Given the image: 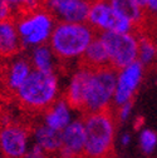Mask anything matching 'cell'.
<instances>
[{
	"mask_svg": "<svg viewBox=\"0 0 157 158\" xmlns=\"http://www.w3.org/2000/svg\"><path fill=\"white\" fill-rule=\"evenodd\" d=\"M83 123L86 144L82 158H116L114 135L117 121L112 107L84 114Z\"/></svg>",
	"mask_w": 157,
	"mask_h": 158,
	"instance_id": "1",
	"label": "cell"
},
{
	"mask_svg": "<svg viewBox=\"0 0 157 158\" xmlns=\"http://www.w3.org/2000/svg\"><path fill=\"white\" fill-rule=\"evenodd\" d=\"M97 33L87 23H58L50 35L49 47L55 58L73 60L82 58Z\"/></svg>",
	"mask_w": 157,
	"mask_h": 158,
	"instance_id": "2",
	"label": "cell"
},
{
	"mask_svg": "<svg viewBox=\"0 0 157 158\" xmlns=\"http://www.w3.org/2000/svg\"><path fill=\"white\" fill-rule=\"evenodd\" d=\"M59 83L54 72L33 69L24 84L15 92L19 103L32 112L47 110L58 98Z\"/></svg>",
	"mask_w": 157,
	"mask_h": 158,
	"instance_id": "3",
	"label": "cell"
},
{
	"mask_svg": "<svg viewBox=\"0 0 157 158\" xmlns=\"http://www.w3.org/2000/svg\"><path fill=\"white\" fill-rule=\"evenodd\" d=\"M117 72L112 65L92 70L86 93L83 113L101 112L112 107L117 84Z\"/></svg>",
	"mask_w": 157,
	"mask_h": 158,
	"instance_id": "4",
	"label": "cell"
},
{
	"mask_svg": "<svg viewBox=\"0 0 157 158\" xmlns=\"http://www.w3.org/2000/svg\"><path fill=\"white\" fill-rule=\"evenodd\" d=\"M14 20L23 45L34 48L49 42L55 27L54 18L44 8L18 15Z\"/></svg>",
	"mask_w": 157,
	"mask_h": 158,
	"instance_id": "5",
	"label": "cell"
},
{
	"mask_svg": "<svg viewBox=\"0 0 157 158\" xmlns=\"http://www.w3.org/2000/svg\"><path fill=\"white\" fill-rule=\"evenodd\" d=\"M98 36L106 47L111 65L117 72L137 62L138 42L133 33L103 31L98 33Z\"/></svg>",
	"mask_w": 157,
	"mask_h": 158,
	"instance_id": "6",
	"label": "cell"
},
{
	"mask_svg": "<svg viewBox=\"0 0 157 158\" xmlns=\"http://www.w3.org/2000/svg\"><path fill=\"white\" fill-rule=\"evenodd\" d=\"M87 24L98 33H133V24L125 16L116 13L107 0H94L91 4Z\"/></svg>",
	"mask_w": 157,
	"mask_h": 158,
	"instance_id": "7",
	"label": "cell"
},
{
	"mask_svg": "<svg viewBox=\"0 0 157 158\" xmlns=\"http://www.w3.org/2000/svg\"><path fill=\"white\" fill-rule=\"evenodd\" d=\"M91 0H44L43 8L58 23H87Z\"/></svg>",
	"mask_w": 157,
	"mask_h": 158,
	"instance_id": "8",
	"label": "cell"
},
{
	"mask_svg": "<svg viewBox=\"0 0 157 158\" xmlns=\"http://www.w3.org/2000/svg\"><path fill=\"white\" fill-rule=\"evenodd\" d=\"M0 151L5 158H24L29 151V131L11 122L2 124Z\"/></svg>",
	"mask_w": 157,
	"mask_h": 158,
	"instance_id": "9",
	"label": "cell"
},
{
	"mask_svg": "<svg viewBox=\"0 0 157 158\" xmlns=\"http://www.w3.org/2000/svg\"><path fill=\"white\" fill-rule=\"evenodd\" d=\"M143 67L140 62H134L117 73V84L113 97V104L120 107L134 98L137 87L141 83Z\"/></svg>",
	"mask_w": 157,
	"mask_h": 158,
	"instance_id": "10",
	"label": "cell"
},
{
	"mask_svg": "<svg viewBox=\"0 0 157 158\" xmlns=\"http://www.w3.org/2000/svg\"><path fill=\"white\" fill-rule=\"evenodd\" d=\"M86 144V128L83 119L72 121L62 131V148L59 158H82Z\"/></svg>",
	"mask_w": 157,
	"mask_h": 158,
	"instance_id": "11",
	"label": "cell"
},
{
	"mask_svg": "<svg viewBox=\"0 0 157 158\" xmlns=\"http://www.w3.org/2000/svg\"><path fill=\"white\" fill-rule=\"evenodd\" d=\"M92 70L93 69H91V68L81 65V68L72 75L70 83H69L68 89L64 95L66 102L68 103V106L72 109L83 112L86 93H87V88H88L89 78L92 75Z\"/></svg>",
	"mask_w": 157,
	"mask_h": 158,
	"instance_id": "12",
	"label": "cell"
},
{
	"mask_svg": "<svg viewBox=\"0 0 157 158\" xmlns=\"http://www.w3.org/2000/svg\"><path fill=\"white\" fill-rule=\"evenodd\" d=\"M23 47L14 19L0 23V58H14Z\"/></svg>",
	"mask_w": 157,
	"mask_h": 158,
	"instance_id": "13",
	"label": "cell"
},
{
	"mask_svg": "<svg viewBox=\"0 0 157 158\" xmlns=\"http://www.w3.org/2000/svg\"><path fill=\"white\" fill-rule=\"evenodd\" d=\"M72 122V108L64 98L57 99L44 114V124L54 131L62 132Z\"/></svg>",
	"mask_w": 157,
	"mask_h": 158,
	"instance_id": "14",
	"label": "cell"
},
{
	"mask_svg": "<svg viewBox=\"0 0 157 158\" xmlns=\"http://www.w3.org/2000/svg\"><path fill=\"white\" fill-rule=\"evenodd\" d=\"M33 67L32 63L25 58H16L9 64L6 72H5V85L9 90L16 92L20 88L27 78L32 73Z\"/></svg>",
	"mask_w": 157,
	"mask_h": 158,
	"instance_id": "15",
	"label": "cell"
},
{
	"mask_svg": "<svg viewBox=\"0 0 157 158\" xmlns=\"http://www.w3.org/2000/svg\"><path fill=\"white\" fill-rule=\"evenodd\" d=\"M109 4L116 13L125 16L133 24V34H137L142 29L146 20V11L133 0H109Z\"/></svg>",
	"mask_w": 157,
	"mask_h": 158,
	"instance_id": "16",
	"label": "cell"
},
{
	"mask_svg": "<svg viewBox=\"0 0 157 158\" xmlns=\"http://www.w3.org/2000/svg\"><path fill=\"white\" fill-rule=\"evenodd\" d=\"M33 138L34 144L39 146L47 154H58L62 148V132L54 131L45 124L35 128Z\"/></svg>",
	"mask_w": 157,
	"mask_h": 158,
	"instance_id": "17",
	"label": "cell"
},
{
	"mask_svg": "<svg viewBox=\"0 0 157 158\" xmlns=\"http://www.w3.org/2000/svg\"><path fill=\"white\" fill-rule=\"evenodd\" d=\"M81 65L91 69H98V68L111 65L106 47L101 40V38L98 36V34L92 40L87 50L84 52L83 56L81 58Z\"/></svg>",
	"mask_w": 157,
	"mask_h": 158,
	"instance_id": "18",
	"label": "cell"
},
{
	"mask_svg": "<svg viewBox=\"0 0 157 158\" xmlns=\"http://www.w3.org/2000/svg\"><path fill=\"white\" fill-rule=\"evenodd\" d=\"M54 53L49 45L43 44L34 48L32 53V67L40 72H54Z\"/></svg>",
	"mask_w": 157,
	"mask_h": 158,
	"instance_id": "19",
	"label": "cell"
},
{
	"mask_svg": "<svg viewBox=\"0 0 157 158\" xmlns=\"http://www.w3.org/2000/svg\"><path fill=\"white\" fill-rule=\"evenodd\" d=\"M137 42H138V55H137V62H140L142 67L148 65L153 58L156 56V45L153 39L146 34L136 35Z\"/></svg>",
	"mask_w": 157,
	"mask_h": 158,
	"instance_id": "20",
	"label": "cell"
},
{
	"mask_svg": "<svg viewBox=\"0 0 157 158\" xmlns=\"http://www.w3.org/2000/svg\"><path fill=\"white\" fill-rule=\"evenodd\" d=\"M14 13V18L43 8L44 0H5Z\"/></svg>",
	"mask_w": 157,
	"mask_h": 158,
	"instance_id": "21",
	"label": "cell"
},
{
	"mask_svg": "<svg viewBox=\"0 0 157 158\" xmlns=\"http://www.w3.org/2000/svg\"><path fill=\"white\" fill-rule=\"evenodd\" d=\"M156 143H157V134L153 131H150V129L142 131L140 135V147L145 154L150 156L153 152Z\"/></svg>",
	"mask_w": 157,
	"mask_h": 158,
	"instance_id": "22",
	"label": "cell"
},
{
	"mask_svg": "<svg viewBox=\"0 0 157 158\" xmlns=\"http://www.w3.org/2000/svg\"><path fill=\"white\" fill-rule=\"evenodd\" d=\"M132 107H133V99L120 106L117 108V114H116V121L117 122H125L128 115L131 114V110H132Z\"/></svg>",
	"mask_w": 157,
	"mask_h": 158,
	"instance_id": "23",
	"label": "cell"
},
{
	"mask_svg": "<svg viewBox=\"0 0 157 158\" xmlns=\"http://www.w3.org/2000/svg\"><path fill=\"white\" fill-rule=\"evenodd\" d=\"M14 19V13L5 0H0V23Z\"/></svg>",
	"mask_w": 157,
	"mask_h": 158,
	"instance_id": "24",
	"label": "cell"
},
{
	"mask_svg": "<svg viewBox=\"0 0 157 158\" xmlns=\"http://www.w3.org/2000/svg\"><path fill=\"white\" fill-rule=\"evenodd\" d=\"M48 156L49 154H47L39 146L33 144V147L29 148V151H28V153L25 154L24 158H49Z\"/></svg>",
	"mask_w": 157,
	"mask_h": 158,
	"instance_id": "25",
	"label": "cell"
},
{
	"mask_svg": "<svg viewBox=\"0 0 157 158\" xmlns=\"http://www.w3.org/2000/svg\"><path fill=\"white\" fill-rule=\"evenodd\" d=\"M121 142H122V144L123 146H127L128 144V142H129V134H123L122 135V138H121Z\"/></svg>",
	"mask_w": 157,
	"mask_h": 158,
	"instance_id": "26",
	"label": "cell"
},
{
	"mask_svg": "<svg viewBox=\"0 0 157 158\" xmlns=\"http://www.w3.org/2000/svg\"><path fill=\"white\" fill-rule=\"evenodd\" d=\"M153 42H155V45H156V56H157V38L153 39Z\"/></svg>",
	"mask_w": 157,
	"mask_h": 158,
	"instance_id": "27",
	"label": "cell"
},
{
	"mask_svg": "<svg viewBox=\"0 0 157 158\" xmlns=\"http://www.w3.org/2000/svg\"><path fill=\"white\" fill-rule=\"evenodd\" d=\"M3 157V154H2V151H0V158H2Z\"/></svg>",
	"mask_w": 157,
	"mask_h": 158,
	"instance_id": "28",
	"label": "cell"
},
{
	"mask_svg": "<svg viewBox=\"0 0 157 158\" xmlns=\"http://www.w3.org/2000/svg\"><path fill=\"white\" fill-rule=\"evenodd\" d=\"M91 2H94V0H91ZM107 2H109V0H107Z\"/></svg>",
	"mask_w": 157,
	"mask_h": 158,
	"instance_id": "29",
	"label": "cell"
},
{
	"mask_svg": "<svg viewBox=\"0 0 157 158\" xmlns=\"http://www.w3.org/2000/svg\"><path fill=\"white\" fill-rule=\"evenodd\" d=\"M2 158H5V157H2Z\"/></svg>",
	"mask_w": 157,
	"mask_h": 158,
	"instance_id": "30",
	"label": "cell"
}]
</instances>
